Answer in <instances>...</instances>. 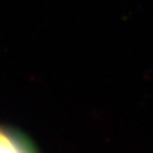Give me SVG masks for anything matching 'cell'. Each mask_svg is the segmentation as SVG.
Instances as JSON below:
<instances>
[{
    "label": "cell",
    "mask_w": 153,
    "mask_h": 153,
    "mask_svg": "<svg viewBox=\"0 0 153 153\" xmlns=\"http://www.w3.org/2000/svg\"><path fill=\"white\" fill-rule=\"evenodd\" d=\"M0 153H28V152L12 135L0 130Z\"/></svg>",
    "instance_id": "1"
}]
</instances>
